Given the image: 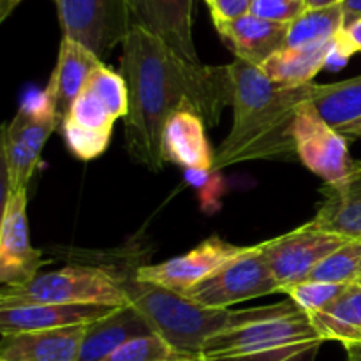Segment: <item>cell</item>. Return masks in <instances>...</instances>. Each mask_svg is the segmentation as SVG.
Wrapping results in <instances>:
<instances>
[{
    "mask_svg": "<svg viewBox=\"0 0 361 361\" xmlns=\"http://www.w3.org/2000/svg\"><path fill=\"white\" fill-rule=\"evenodd\" d=\"M176 353L157 334L130 338L104 361H171Z\"/></svg>",
    "mask_w": 361,
    "mask_h": 361,
    "instance_id": "83f0119b",
    "label": "cell"
},
{
    "mask_svg": "<svg viewBox=\"0 0 361 361\" xmlns=\"http://www.w3.org/2000/svg\"><path fill=\"white\" fill-rule=\"evenodd\" d=\"M120 74L129 94L127 152L150 171L164 166L162 133L173 115L194 111L207 127H217L222 109L233 102L228 66L187 62L141 27L130 28L123 41Z\"/></svg>",
    "mask_w": 361,
    "mask_h": 361,
    "instance_id": "6da1fadb",
    "label": "cell"
},
{
    "mask_svg": "<svg viewBox=\"0 0 361 361\" xmlns=\"http://www.w3.org/2000/svg\"><path fill=\"white\" fill-rule=\"evenodd\" d=\"M133 27H141L190 63H201L192 37L194 0H127Z\"/></svg>",
    "mask_w": 361,
    "mask_h": 361,
    "instance_id": "5bb4252c",
    "label": "cell"
},
{
    "mask_svg": "<svg viewBox=\"0 0 361 361\" xmlns=\"http://www.w3.org/2000/svg\"><path fill=\"white\" fill-rule=\"evenodd\" d=\"M310 224L349 240H361V162L348 178L323 187V201Z\"/></svg>",
    "mask_w": 361,
    "mask_h": 361,
    "instance_id": "ffe728a7",
    "label": "cell"
},
{
    "mask_svg": "<svg viewBox=\"0 0 361 361\" xmlns=\"http://www.w3.org/2000/svg\"><path fill=\"white\" fill-rule=\"evenodd\" d=\"M345 137H353V140H361V122L355 123V126L348 127V129L341 130Z\"/></svg>",
    "mask_w": 361,
    "mask_h": 361,
    "instance_id": "e575fe53",
    "label": "cell"
},
{
    "mask_svg": "<svg viewBox=\"0 0 361 361\" xmlns=\"http://www.w3.org/2000/svg\"><path fill=\"white\" fill-rule=\"evenodd\" d=\"M358 51H361V18L349 23L348 27H344V30L337 37V51H335L334 66H341L349 56Z\"/></svg>",
    "mask_w": 361,
    "mask_h": 361,
    "instance_id": "f546056e",
    "label": "cell"
},
{
    "mask_svg": "<svg viewBox=\"0 0 361 361\" xmlns=\"http://www.w3.org/2000/svg\"><path fill=\"white\" fill-rule=\"evenodd\" d=\"M309 101L334 129H348L361 122V76L338 83H312Z\"/></svg>",
    "mask_w": 361,
    "mask_h": 361,
    "instance_id": "cb8c5ba5",
    "label": "cell"
},
{
    "mask_svg": "<svg viewBox=\"0 0 361 361\" xmlns=\"http://www.w3.org/2000/svg\"><path fill=\"white\" fill-rule=\"evenodd\" d=\"M335 51L337 39L303 48H284L259 67L274 83L282 87H305L314 83V78L321 69L334 62Z\"/></svg>",
    "mask_w": 361,
    "mask_h": 361,
    "instance_id": "7402d4cb",
    "label": "cell"
},
{
    "mask_svg": "<svg viewBox=\"0 0 361 361\" xmlns=\"http://www.w3.org/2000/svg\"><path fill=\"white\" fill-rule=\"evenodd\" d=\"M215 28L229 48L245 62L261 66L288 46L289 23H277L247 13L228 21H217Z\"/></svg>",
    "mask_w": 361,
    "mask_h": 361,
    "instance_id": "9a60e30c",
    "label": "cell"
},
{
    "mask_svg": "<svg viewBox=\"0 0 361 361\" xmlns=\"http://www.w3.org/2000/svg\"><path fill=\"white\" fill-rule=\"evenodd\" d=\"M101 63L102 60L83 44L69 37H62L59 60H56L55 71L46 87V94L51 99L59 126H62V120L66 118L76 99L80 97L92 73Z\"/></svg>",
    "mask_w": 361,
    "mask_h": 361,
    "instance_id": "d6986e66",
    "label": "cell"
},
{
    "mask_svg": "<svg viewBox=\"0 0 361 361\" xmlns=\"http://www.w3.org/2000/svg\"><path fill=\"white\" fill-rule=\"evenodd\" d=\"M63 37L80 42L102 60L123 44L133 28L127 0H55Z\"/></svg>",
    "mask_w": 361,
    "mask_h": 361,
    "instance_id": "30bf717a",
    "label": "cell"
},
{
    "mask_svg": "<svg viewBox=\"0 0 361 361\" xmlns=\"http://www.w3.org/2000/svg\"><path fill=\"white\" fill-rule=\"evenodd\" d=\"M324 341L296 307L208 338L201 355L217 361H314Z\"/></svg>",
    "mask_w": 361,
    "mask_h": 361,
    "instance_id": "277c9868",
    "label": "cell"
},
{
    "mask_svg": "<svg viewBox=\"0 0 361 361\" xmlns=\"http://www.w3.org/2000/svg\"><path fill=\"white\" fill-rule=\"evenodd\" d=\"M150 334H154L150 324L127 303L102 319L88 324L78 361H104L130 338Z\"/></svg>",
    "mask_w": 361,
    "mask_h": 361,
    "instance_id": "44dd1931",
    "label": "cell"
},
{
    "mask_svg": "<svg viewBox=\"0 0 361 361\" xmlns=\"http://www.w3.org/2000/svg\"><path fill=\"white\" fill-rule=\"evenodd\" d=\"M345 27L342 4L330 7L307 9L302 16L289 23L288 46L286 48H303V46L323 44L334 41Z\"/></svg>",
    "mask_w": 361,
    "mask_h": 361,
    "instance_id": "d4e9b609",
    "label": "cell"
},
{
    "mask_svg": "<svg viewBox=\"0 0 361 361\" xmlns=\"http://www.w3.org/2000/svg\"><path fill=\"white\" fill-rule=\"evenodd\" d=\"M310 323L324 342H341L344 348L361 345V284H353Z\"/></svg>",
    "mask_w": 361,
    "mask_h": 361,
    "instance_id": "603a6c76",
    "label": "cell"
},
{
    "mask_svg": "<svg viewBox=\"0 0 361 361\" xmlns=\"http://www.w3.org/2000/svg\"><path fill=\"white\" fill-rule=\"evenodd\" d=\"M118 307L106 305H20L0 307V334L14 335L25 331L55 330V328L92 324Z\"/></svg>",
    "mask_w": 361,
    "mask_h": 361,
    "instance_id": "2e32d148",
    "label": "cell"
},
{
    "mask_svg": "<svg viewBox=\"0 0 361 361\" xmlns=\"http://www.w3.org/2000/svg\"><path fill=\"white\" fill-rule=\"evenodd\" d=\"M204 120L194 111H178L168 120L162 133L164 162L200 173H214L215 152L204 133Z\"/></svg>",
    "mask_w": 361,
    "mask_h": 361,
    "instance_id": "ac0fdd59",
    "label": "cell"
},
{
    "mask_svg": "<svg viewBox=\"0 0 361 361\" xmlns=\"http://www.w3.org/2000/svg\"><path fill=\"white\" fill-rule=\"evenodd\" d=\"M345 361H361V345H349L345 348Z\"/></svg>",
    "mask_w": 361,
    "mask_h": 361,
    "instance_id": "d590c367",
    "label": "cell"
},
{
    "mask_svg": "<svg viewBox=\"0 0 361 361\" xmlns=\"http://www.w3.org/2000/svg\"><path fill=\"white\" fill-rule=\"evenodd\" d=\"M87 326L2 335L0 361H78Z\"/></svg>",
    "mask_w": 361,
    "mask_h": 361,
    "instance_id": "e0dca14e",
    "label": "cell"
},
{
    "mask_svg": "<svg viewBox=\"0 0 361 361\" xmlns=\"http://www.w3.org/2000/svg\"><path fill=\"white\" fill-rule=\"evenodd\" d=\"M307 9V0H250L249 13L268 21L291 23Z\"/></svg>",
    "mask_w": 361,
    "mask_h": 361,
    "instance_id": "f1b7e54d",
    "label": "cell"
},
{
    "mask_svg": "<svg viewBox=\"0 0 361 361\" xmlns=\"http://www.w3.org/2000/svg\"><path fill=\"white\" fill-rule=\"evenodd\" d=\"M345 288H348V286L330 284V282L305 281L286 289L284 295H288V298L291 300L302 312H305L307 316L310 317L323 312L326 307H330L331 303L342 295V291H344Z\"/></svg>",
    "mask_w": 361,
    "mask_h": 361,
    "instance_id": "4316f807",
    "label": "cell"
},
{
    "mask_svg": "<svg viewBox=\"0 0 361 361\" xmlns=\"http://www.w3.org/2000/svg\"><path fill=\"white\" fill-rule=\"evenodd\" d=\"M348 242L349 238L345 236L323 231L307 222L286 235L267 240L261 245L279 293L284 295L291 286L309 281L312 271Z\"/></svg>",
    "mask_w": 361,
    "mask_h": 361,
    "instance_id": "ba28073f",
    "label": "cell"
},
{
    "mask_svg": "<svg viewBox=\"0 0 361 361\" xmlns=\"http://www.w3.org/2000/svg\"><path fill=\"white\" fill-rule=\"evenodd\" d=\"M28 189L4 190L2 224H0V282L21 286L39 275L41 250L30 242L27 219Z\"/></svg>",
    "mask_w": 361,
    "mask_h": 361,
    "instance_id": "4fadbf2b",
    "label": "cell"
},
{
    "mask_svg": "<svg viewBox=\"0 0 361 361\" xmlns=\"http://www.w3.org/2000/svg\"><path fill=\"white\" fill-rule=\"evenodd\" d=\"M207 4L210 7L214 23L235 20L249 13L250 9V0H207Z\"/></svg>",
    "mask_w": 361,
    "mask_h": 361,
    "instance_id": "4dcf8cb0",
    "label": "cell"
},
{
    "mask_svg": "<svg viewBox=\"0 0 361 361\" xmlns=\"http://www.w3.org/2000/svg\"><path fill=\"white\" fill-rule=\"evenodd\" d=\"M20 2H23V0H0V20H6L7 14Z\"/></svg>",
    "mask_w": 361,
    "mask_h": 361,
    "instance_id": "d6a6232c",
    "label": "cell"
},
{
    "mask_svg": "<svg viewBox=\"0 0 361 361\" xmlns=\"http://www.w3.org/2000/svg\"><path fill=\"white\" fill-rule=\"evenodd\" d=\"M309 281L338 286L361 284V240H349L335 250L312 271Z\"/></svg>",
    "mask_w": 361,
    "mask_h": 361,
    "instance_id": "484cf974",
    "label": "cell"
},
{
    "mask_svg": "<svg viewBox=\"0 0 361 361\" xmlns=\"http://www.w3.org/2000/svg\"><path fill=\"white\" fill-rule=\"evenodd\" d=\"M342 2H344V0H307V7H309V9H317V7L337 6V4Z\"/></svg>",
    "mask_w": 361,
    "mask_h": 361,
    "instance_id": "836d02e7",
    "label": "cell"
},
{
    "mask_svg": "<svg viewBox=\"0 0 361 361\" xmlns=\"http://www.w3.org/2000/svg\"><path fill=\"white\" fill-rule=\"evenodd\" d=\"M171 361H217V360H212L207 358L203 355H196V356H189V355H175L173 356Z\"/></svg>",
    "mask_w": 361,
    "mask_h": 361,
    "instance_id": "8d00e7d4",
    "label": "cell"
},
{
    "mask_svg": "<svg viewBox=\"0 0 361 361\" xmlns=\"http://www.w3.org/2000/svg\"><path fill=\"white\" fill-rule=\"evenodd\" d=\"M127 113L129 94L122 74L101 63L60 126L71 154L81 161L101 157L109 147L115 122Z\"/></svg>",
    "mask_w": 361,
    "mask_h": 361,
    "instance_id": "5b68a950",
    "label": "cell"
},
{
    "mask_svg": "<svg viewBox=\"0 0 361 361\" xmlns=\"http://www.w3.org/2000/svg\"><path fill=\"white\" fill-rule=\"evenodd\" d=\"M233 83V126L215 152L214 171L267 159L296 155L293 126L300 104L310 99L312 83L282 87L259 66L235 59L228 63Z\"/></svg>",
    "mask_w": 361,
    "mask_h": 361,
    "instance_id": "7a4b0ae2",
    "label": "cell"
},
{
    "mask_svg": "<svg viewBox=\"0 0 361 361\" xmlns=\"http://www.w3.org/2000/svg\"><path fill=\"white\" fill-rule=\"evenodd\" d=\"M293 137L296 157L307 169L316 173L324 185L348 178L358 162L349 155L348 137L334 129L310 101L302 102L296 111Z\"/></svg>",
    "mask_w": 361,
    "mask_h": 361,
    "instance_id": "8fae6325",
    "label": "cell"
},
{
    "mask_svg": "<svg viewBox=\"0 0 361 361\" xmlns=\"http://www.w3.org/2000/svg\"><path fill=\"white\" fill-rule=\"evenodd\" d=\"M120 281L127 303L140 312L154 334L164 338L176 355H201L208 338L222 331L296 309L289 298L275 305L254 309H207L178 293L140 281L136 275L120 277Z\"/></svg>",
    "mask_w": 361,
    "mask_h": 361,
    "instance_id": "3957f363",
    "label": "cell"
},
{
    "mask_svg": "<svg viewBox=\"0 0 361 361\" xmlns=\"http://www.w3.org/2000/svg\"><path fill=\"white\" fill-rule=\"evenodd\" d=\"M59 126L51 99L44 92L27 99L2 129L6 190L28 189L41 162L42 148Z\"/></svg>",
    "mask_w": 361,
    "mask_h": 361,
    "instance_id": "52a82bcc",
    "label": "cell"
},
{
    "mask_svg": "<svg viewBox=\"0 0 361 361\" xmlns=\"http://www.w3.org/2000/svg\"><path fill=\"white\" fill-rule=\"evenodd\" d=\"M20 305H127L118 275L97 267H66L39 274L21 286L0 288V307Z\"/></svg>",
    "mask_w": 361,
    "mask_h": 361,
    "instance_id": "8992f818",
    "label": "cell"
},
{
    "mask_svg": "<svg viewBox=\"0 0 361 361\" xmlns=\"http://www.w3.org/2000/svg\"><path fill=\"white\" fill-rule=\"evenodd\" d=\"M342 9H344L345 27H348L349 23H353V21L361 18V0H344L342 2Z\"/></svg>",
    "mask_w": 361,
    "mask_h": 361,
    "instance_id": "1f68e13d",
    "label": "cell"
},
{
    "mask_svg": "<svg viewBox=\"0 0 361 361\" xmlns=\"http://www.w3.org/2000/svg\"><path fill=\"white\" fill-rule=\"evenodd\" d=\"M275 293H279V288L264 259L263 245L257 243L183 296L207 309L221 310Z\"/></svg>",
    "mask_w": 361,
    "mask_h": 361,
    "instance_id": "9c48e42d",
    "label": "cell"
},
{
    "mask_svg": "<svg viewBox=\"0 0 361 361\" xmlns=\"http://www.w3.org/2000/svg\"><path fill=\"white\" fill-rule=\"evenodd\" d=\"M247 249L249 247L233 245L219 236H210L183 256L173 257L159 264H145L136 268L134 275L148 284L161 286L178 295H185L194 286L247 252Z\"/></svg>",
    "mask_w": 361,
    "mask_h": 361,
    "instance_id": "7c38bea8",
    "label": "cell"
}]
</instances>
